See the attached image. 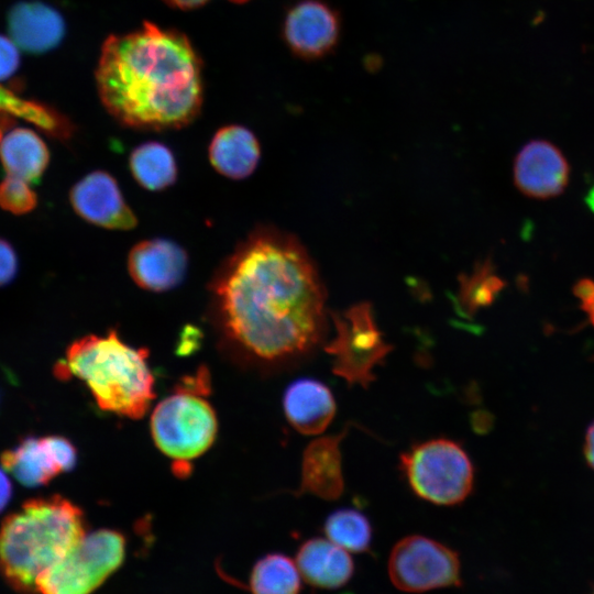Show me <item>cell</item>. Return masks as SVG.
<instances>
[{
    "mask_svg": "<svg viewBox=\"0 0 594 594\" xmlns=\"http://www.w3.org/2000/svg\"><path fill=\"white\" fill-rule=\"evenodd\" d=\"M0 160L8 175L33 183L46 169L50 153L44 141L33 130L16 128L2 139Z\"/></svg>",
    "mask_w": 594,
    "mask_h": 594,
    "instance_id": "cell-19",
    "label": "cell"
},
{
    "mask_svg": "<svg viewBox=\"0 0 594 594\" xmlns=\"http://www.w3.org/2000/svg\"><path fill=\"white\" fill-rule=\"evenodd\" d=\"M388 575L395 587L409 593L460 586L462 583L459 554L420 535L407 536L393 547Z\"/></svg>",
    "mask_w": 594,
    "mask_h": 594,
    "instance_id": "cell-9",
    "label": "cell"
},
{
    "mask_svg": "<svg viewBox=\"0 0 594 594\" xmlns=\"http://www.w3.org/2000/svg\"><path fill=\"white\" fill-rule=\"evenodd\" d=\"M208 290L210 318L226 346L254 365H293L324 339L322 284L288 233L254 229L217 267Z\"/></svg>",
    "mask_w": 594,
    "mask_h": 594,
    "instance_id": "cell-1",
    "label": "cell"
},
{
    "mask_svg": "<svg viewBox=\"0 0 594 594\" xmlns=\"http://www.w3.org/2000/svg\"><path fill=\"white\" fill-rule=\"evenodd\" d=\"M69 201L80 218L97 227L127 231L138 224L116 178L106 170H94L78 180L70 189Z\"/></svg>",
    "mask_w": 594,
    "mask_h": 594,
    "instance_id": "cell-10",
    "label": "cell"
},
{
    "mask_svg": "<svg viewBox=\"0 0 594 594\" xmlns=\"http://www.w3.org/2000/svg\"><path fill=\"white\" fill-rule=\"evenodd\" d=\"M593 594H594V592H593Z\"/></svg>",
    "mask_w": 594,
    "mask_h": 594,
    "instance_id": "cell-33",
    "label": "cell"
},
{
    "mask_svg": "<svg viewBox=\"0 0 594 594\" xmlns=\"http://www.w3.org/2000/svg\"><path fill=\"white\" fill-rule=\"evenodd\" d=\"M125 539L112 529L85 534L57 563L40 575L38 594H90L122 563Z\"/></svg>",
    "mask_w": 594,
    "mask_h": 594,
    "instance_id": "cell-7",
    "label": "cell"
},
{
    "mask_svg": "<svg viewBox=\"0 0 594 594\" xmlns=\"http://www.w3.org/2000/svg\"><path fill=\"white\" fill-rule=\"evenodd\" d=\"M16 267V255L12 246L0 239V286L8 284L14 277Z\"/></svg>",
    "mask_w": 594,
    "mask_h": 594,
    "instance_id": "cell-28",
    "label": "cell"
},
{
    "mask_svg": "<svg viewBox=\"0 0 594 594\" xmlns=\"http://www.w3.org/2000/svg\"><path fill=\"white\" fill-rule=\"evenodd\" d=\"M10 38L21 50L41 54L56 47L65 35V21L53 7L41 1H21L8 13Z\"/></svg>",
    "mask_w": 594,
    "mask_h": 594,
    "instance_id": "cell-14",
    "label": "cell"
},
{
    "mask_svg": "<svg viewBox=\"0 0 594 594\" xmlns=\"http://www.w3.org/2000/svg\"><path fill=\"white\" fill-rule=\"evenodd\" d=\"M162 1L167 3L169 7H173L176 9L190 10V9H196L204 6L209 0H162ZM231 1L242 3L248 0H231Z\"/></svg>",
    "mask_w": 594,
    "mask_h": 594,
    "instance_id": "cell-30",
    "label": "cell"
},
{
    "mask_svg": "<svg viewBox=\"0 0 594 594\" xmlns=\"http://www.w3.org/2000/svg\"><path fill=\"white\" fill-rule=\"evenodd\" d=\"M0 116H13L35 124L43 132L67 140L74 132L72 122L55 109L22 99L0 85Z\"/></svg>",
    "mask_w": 594,
    "mask_h": 594,
    "instance_id": "cell-22",
    "label": "cell"
},
{
    "mask_svg": "<svg viewBox=\"0 0 594 594\" xmlns=\"http://www.w3.org/2000/svg\"><path fill=\"white\" fill-rule=\"evenodd\" d=\"M400 471L410 490L436 505L462 503L474 485V468L463 447L437 438L414 444L400 455Z\"/></svg>",
    "mask_w": 594,
    "mask_h": 594,
    "instance_id": "cell-6",
    "label": "cell"
},
{
    "mask_svg": "<svg viewBox=\"0 0 594 594\" xmlns=\"http://www.w3.org/2000/svg\"><path fill=\"white\" fill-rule=\"evenodd\" d=\"M332 319L336 334L323 348L332 359V372L350 386L369 387L375 380V367L393 346L378 330L367 302L333 314Z\"/></svg>",
    "mask_w": 594,
    "mask_h": 594,
    "instance_id": "cell-8",
    "label": "cell"
},
{
    "mask_svg": "<svg viewBox=\"0 0 594 594\" xmlns=\"http://www.w3.org/2000/svg\"><path fill=\"white\" fill-rule=\"evenodd\" d=\"M250 585L253 594H299L301 575L290 558L270 553L254 565Z\"/></svg>",
    "mask_w": 594,
    "mask_h": 594,
    "instance_id": "cell-23",
    "label": "cell"
},
{
    "mask_svg": "<svg viewBox=\"0 0 594 594\" xmlns=\"http://www.w3.org/2000/svg\"><path fill=\"white\" fill-rule=\"evenodd\" d=\"M188 268L187 252L173 240L152 238L138 242L128 255V272L142 289L163 293L177 287Z\"/></svg>",
    "mask_w": 594,
    "mask_h": 594,
    "instance_id": "cell-12",
    "label": "cell"
},
{
    "mask_svg": "<svg viewBox=\"0 0 594 594\" xmlns=\"http://www.w3.org/2000/svg\"><path fill=\"white\" fill-rule=\"evenodd\" d=\"M283 408L287 421L296 431L315 436L328 428L337 405L326 384L315 378H299L286 388Z\"/></svg>",
    "mask_w": 594,
    "mask_h": 594,
    "instance_id": "cell-16",
    "label": "cell"
},
{
    "mask_svg": "<svg viewBox=\"0 0 594 594\" xmlns=\"http://www.w3.org/2000/svg\"><path fill=\"white\" fill-rule=\"evenodd\" d=\"M37 198L28 182L8 175L0 183V207L14 215H24L35 208Z\"/></svg>",
    "mask_w": 594,
    "mask_h": 594,
    "instance_id": "cell-25",
    "label": "cell"
},
{
    "mask_svg": "<svg viewBox=\"0 0 594 594\" xmlns=\"http://www.w3.org/2000/svg\"><path fill=\"white\" fill-rule=\"evenodd\" d=\"M340 34L338 13L322 0H299L286 13L283 35L297 56L317 59L330 53Z\"/></svg>",
    "mask_w": 594,
    "mask_h": 594,
    "instance_id": "cell-11",
    "label": "cell"
},
{
    "mask_svg": "<svg viewBox=\"0 0 594 594\" xmlns=\"http://www.w3.org/2000/svg\"><path fill=\"white\" fill-rule=\"evenodd\" d=\"M2 139H3V138H2V130H1V128H0V143H1Z\"/></svg>",
    "mask_w": 594,
    "mask_h": 594,
    "instance_id": "cell-32",
    "label": "cell"
},
{
    "mask_svg": "<svg viewBox=\"0 0 594 594\" xmlns=\"http://www.w3.org/2000/svg\"><path fill=\"white\" fill-rule=\"evenodd\" d=\"M583 451L586 463L594 470V421L586 429Z\"/></svg>",
    "mask_w": 594,
    "mask_h": 594,
    "instance_id": "cell-29",
    "label": "cell"
},
{
    "mask_svg": "<svg viewBox=\"0 0 594 594\" xmlns=\"http://www.w3.org/2000/svg\"><path fill=\"white\" fill-rule=\"evenodd\" d=\"M80 508L58 495L31 499L0 526V572L22 592H36L42 573L84 537Z\"/></svg>",
    "mask_w": 594,
    "mask_h": 594,
    "instance_id": "cell-4",
    "label": "cell"
},
{
    "mask_svg": "<svg viewBox=\"0 0 594 594\" xmlns=\"http://www.w3.org/2000/svg\"><path fill=\"white\" fill-rule=\"evenodd\" d=\"M296 565L307 583L326 590L345 585L354 572L348 551L323 538L305 541L297 551Z\"/></svg>",
    "mask_w": 594,
    "mask_h": 594,
    "instance_id": "cell-17",
    "label": "cell"
},
{
    "mask_svg": "<svg viewBox=\"0 0 594 594\" xmlns=\"http://www.w3.org/2000/svg\"><path fill=\"white\" fill-rule=\"evenodd\" d=\"M45 439L62 472L72 470L77 462L75 446L59 436H50L45 437Z\"/></svg>",
    "mask_w": 594,
    "mask_h": 594,
    "instance_id": "cell-26",
    "label": "cell"
},
{
    "mask_svg": "<svg viewBox=\"0 0 594 594\" xmlns=\"http://www.w3.org/2000/svg\"><path fill=\"white\" fill-rule=\"evenodd\" d=\"M346 429L312 440L305 449L298 493H308L326 501L338 499L344 490L340 443Z\"/></svg>",
    "mask_w": 594,
    "mask_h": 594,
    "instance_id": "cell-15",
    "label": "cell"
},
{
    "mask_svg": "<svg viewBox=\"0 0 594 594\" xmlns=\"http://www.w3.org/2000/svg\"><path fill=\"white\" fill-rule=\"evenodd\" d=\"M323 531L328 539L351 552H364L372 542V525L358 509L340 508L324 521Z\"/></svg>",
    "mask_w": 594,
    "mask_h": 594,
    "instance_id": "cell-24",
    "label": "cell"
},
{
    "mask_svg": "<svg viewBox=\"0 0 594 594\" xmlns=\"http://www.w3.org/2000/svg\"><path fill=\"white\" fill-rule=\"evenodd\" d=\"M209 380L206 370L184 378L175 392L162 399L150 419L156 448L174 462L177 475L189 474V463L215 442L218 421L207 400Z\"/></svg>",
    "mask_w": 594,
    "mask_h": 594,
    "instance_id": "cell-5",
    "label": "cell"
},
{
    "mask_svg": "<svg viewBox=\"0 0 594 594\" xmlns=\"http://www.w3.org/2000/svg\"><path fill=\"white\" fill-rule=\"evenodd\" d=\"M129 168L134 180L150 191L173 186L177 179V163L172 150L157 141L144 142L132 150Z\"/></svg>",
    "mask_w": 594,
    "mask_h": 594,
    "instance_id": "cell-21",
    "label": "cell"
},
{
    "mask_svg": "<svg viewBox=\"0 0 594 594\" xmlns=\"http://www.w3.org/2000/svg\"><path fill=\"white\" fill-rule=\"evenodd\" d=\"M12 493V487L9 479L4 472L0 469V512L8 504Z\"/></svg>",
    "mask_w": 594,
    "mask_h": 594,
    "instance_id": "cell-31",
    "label": "cell"
},
{
    "mask_svg": "<svg viewBox=\"0 0 594 594\" xmlns=\"http://www.w3.org/2000/svg\"><path fill=\"white\" fill-rule=\"evenodd\" d=\"M96 84L107 111L133 129H179L202 106L201 63L194 46L180 32L153 23L103 42Z\"/></svg>",
    "mask_w": 594,
    "mask_h": 594,
    "instance_id": "cell-2",
    "label": "cell"
},
{
    "mask_svg": "<svg viewBox=\"0 0 594 594\" xmlns=\"http://www.w3.org/2000/svg\"><path fill=\"white\" fill-rule=\"evenodd\" d=\"M1 463L21 484L30 487L44 485L62 472L45 437L24 439L2 453Z\"/></svg>",
    "mask_w": 594,
    "mask_h": 594,
    "instance_id": "cell-20",
    "label": "cell"
},
{
    "mask_svg": "<svg viewBox=\"0 0 594 594\" xmlns=\"http://www.w3.org/2000/svg\"><path fill=\"white\" fill-rule=\"evenodd\" d=\"M57 375L81 380L101 410L130 419L142 418L155 397L147 350L130 345L114 330L73 342Z\"/></svg>",
    "mask_w": 594,
    "mask_h": 594,
    "instance_id": "cell-3",
    "label": "cell"
},
{
    "mask_svg": "<svg viewBox=\"0 0 594 594\" xmlns=\"http://www.w3.org/2000/svg\"><path fill=\"white\" fill-rule=\"evenodd\" d=\"M569 177V163L551 142L530 141L516 156L515 185L531 198L547 199L560 195L568 186Z\"/></svg>",
    "mask_w": 594,
    "mask_h": 594,
    "instance_id": "cell-13",
    "label": "cell"
},
{
    "mask_svg": "<svg viewBox=\"0 0 594 594\" xmlns=\"http://www.w3.org/2000/svg\"><path fill=\"white\" fill-rule=\"evenodd\" d=\"M261 147L256 136L248 128L229 124L212 136L208 157L212 167L222 176L244 179L256 168Z\"/></svg>",
    "mask_w": 594,
    "mask_h": 594,
    "instance_id": "cell-18",
    "label": "cell"
},
{
    "mask_svg": "<svg viewBox=\"0 0 594 594\" xmlns=\"http://www.w3.org/2000/svg\"><path fill=\"white\" fill-rule=\"evenodd\" d=\"M19 64L20 54L16 44L11 38L0 35V80L11 77Z\"/></svg>",
    "mask_w": 594,
    "mask_h": 594,
    "instance_id": "cell-27",
    "label": "cell"
}]
</instances>
